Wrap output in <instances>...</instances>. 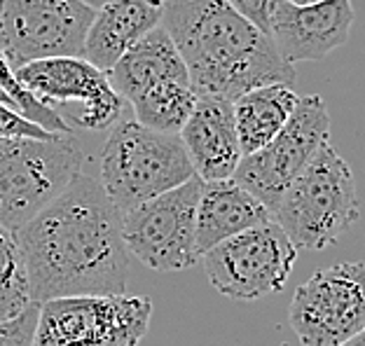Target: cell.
<instances>
[{
    "mask_svg": "<svg viewBox=\"0 0 365 346\" xmlns=\"http://www.w3.org/2000/svg\"><path fill=\"white\" fill-rule=\"evenodd\" d=\"M16 241L36 304L127 293L129 251L122 213L98 178L80 171L59 196L16 229Z\"/></svg>",
    "mask_w": 365,
    "mask_h": 346,
    "instance_id": "obj_1",
    "label": "cell"
},
{
    "mask_svg": "<svg viewBox=\"0 0 365 346\" xmlns=\"http://www.w3.org/2000/svg\"><path fill=\"white\" fill-rule=\"evenodd\" d=\"M160 23L176 43L197 96L235 101L272 82L295 85L293 63L279 54L272 36L230 0H164Z\"/></svg>",
    "mask_w": 365,
    "mask_h": 346,
    "instance_id": "obj_2",
    "label": "cell"
},
{
    "mask_svg": "<svg viewBox=\"0 0 365 346\" xmlns=\"http://www.w3.org/2000/svg\"><path fill=\"white\" fill-rule=\"evenodd\" d=\"M361 218L351 167L330 141L312 157L286 187L274 220L297 248L323 251Z\"/></svg>",
    "mask_w": 365,
    "mask_h": 346,
    "instance_id": "obj_3",
    "label": "cell"
},
{
    "mask_svg": "<svg viewBox=\"0 0 365 346\" xmlns=\"http://www.w3.org/2000/svg\"><path fill=\"white\" fill-rule=\"evenodd\" d=\"M195 176L178 134L120 117L101 150V185L120 213L169 192Z\"/></svg>",
    "mask_w": 365,
    "mask_h": 346,
    "instance_id": "obj_4",
    "label": "cell"
},
{
    "mask_svg": "<svg viewBox=\"0 0 365 346\" xmlns=\"http://www.w3.org/2000/svg\"><path fill=\"white\" fill-rule=\"evenodd\" d=\"M82 171L73 134L0 138V225L16 232Z\"/></svg>",
    "mask_w": 365,
    "mask_h": 346,
    "instance_id": "obj_5",
    "label": "cell"
},
{
    "mask_svg": "<svg viewBox=\"0 0 365 346\" xmlns=\"http://www.w3.org/2000/svg\"><path fill=\"white\" fill-rule=\"evenodd\" d=\"M153 302L145 295H73L38 304L31 346H138Z\"/></svg>",
    "mask_w": 365,
    "mask_h": 346,
    "instance_id": "obj_6",
    "label": "cell"
},
{
    "mask_svg": "<svg viewBox=\"0 0 365 346\" xmlns=\"http://www.w3.org/2000/svg\"><path fill=\"white\" fill-rule=\"evenodd\" d=\"M297 260V246L277 220L215 243L202 255L209 283L220 295L255 302L284 290Z\"/></svg>",
    "mask_w": 365,
    "mask_h": 346,
    "instance_id": "obj_7",
    "label": "cell"
},
{
    "mask_svg": "<svg viewBox=\"0 0 365 346\" xmlns=\"http://www.w3.org/2000/svg\"><path fill=\"white\" fill-rule=\"evenodd\" d=\"M204 180L197 176L122 213L127 251L148 269L182 271L202 260L197 248V201Z\"/></svg>",
    "mask_w": 365,
    "mask_h": 346,
    "instance_id": "obj_8",
    "label": "cell"
},
{
    "mask_svg": "<svg viewBox=\"0 0 365 346\" xmlns=\"http://www.w3.org/2000/svg\"><path fill=\"white\" fill-rule=\"evenodd\" d=\"M330 115L319 94L300 96L284 129L260 150L242 154L232 180L248 189L274 216L286 187L328 141Z\"/></svg>",
    "mask_w": 365,
    "mask_h": 346,
    "instance_id": "obj_9",
    "label": "cell"
},
{
    "mask_svg": "<svg viewBox=\"0 0 365 346\" xmlns=\"http://www.w3.org/2000/svg\"><path fill=\"white\" fill-rule=\"evenodd\" d=\"M288 323L302 346H342L365 330V262L319 269L295 290Z\"/></svg>",
    "mask_w": 365,
    "mask_h": 346,
    "instance_id": "obj_10",
    "label": "cell"
},
{
    "mask_svg": "<svg viewBox=\"0 0 365 346\" xmlns=\"http://www.w3.org/2000/svg\"><path fill=\"white\" fill-rule=\"evenodd\" d=\"M94 14L82 0H0V49L12 68L47 56H82Z\"/></svg>",
    "mask_w": 365,
    "mask_h": 346,
    "instance_id": "obj_11",
    "label": "cell"
},
{
    "mask_svg": "<svg viewBox=\"0 0 365 346\" xmlns=\"http://www.w3.org/2000/svg\"><path fill=\"white\" fill-rule=\"evenodd\" d=\"M16 78L43 103H80L76 125L89 131L110 129L122 117L124 98L115 92L106 70L85 56H47L14 68Z\"/></svg>",
    "mask_w": 365,
    "mask_h": 346,
    "instance_id": "obj_12",
    "label": "cell"
},
{
    "mask_svg": "<svg viewBox=\"0 0 365 346\" xmlns=\"http://www.w3.org/2000/svg\"><path fill=\"white\" fill-rule=\"evenodd\" d=\"M272 40L288 63L319 61L346 45L354 26L351 0H312L297 5L272 0Z\"/></svg>",
    "mask_w": 365,
    "mask_h": 346,
    "instance_id": "obj_13",
    "label": "cell"
},
{
    "mask_svg": "<svg viewBox=\"0 0 365 346\" xmlns=\"http://www.w3.org/2000/svg\"><path fill=\"white\" fill-rule=\"evenodd\" d=\"M178 136L204 183L232 178L244 154L237 136L235 105L222 96H199Z\"/></svg>",
    "mask_w": 365,
    "mask_h": 346,
    "instance_id": "obj_14",
    "label": "cell"
},
{
    "mask_svg": "<svg viewBox=\"0 0 365 346\" xmlns=\"http://www.w3.org/2000/svg\"><path fill=\"white\" fill-rule=\"evenodd\" d=\"M164 0H108L91 19L82 56L96 68L110 70L127 49L160 26Z\"/></svg>",
    "mask_w": 365,
    "mask_h": 346,
    "instance_id": "obj_15",
    "label": "cell"
},
{
    "mask_svg": "<svg viewBox=\"0 0 365 346\" xmlns=\"http://www.w3.org/2000/svg\"><path fill=\"white\" fill-rule=\"evenodd\" d=\"M274 220L269 209L237 180H206L197 201V248L206 253L215 243Z\"/></svg>",
    "mask_w": 365,
    "mask_h": 346,
    "instance_id": "obj_16",
    "label": "cell"
},
{
    "mask_svg": "<svg viewBox=\"0 0 365 346\" xmlns=\"http://www.w3.org/2000/svg\"><path fill=\"white\" fill-rule=\"evenodd\" d=\"M113 89L124 101H131L148 87L164 80L190 82L185 61L167 28L155 26L124 52L110 70H106Z\"/></svg>",
    "mask_w": 365,
    "mask_h": 346,
    "instance_id": "obj_17",
    "label": "cell"
},
{
    "mask_svg": "<svg viewBox=\"0 0 365 346\" xmlns=\"http://www.w3.org/2000/svg\"><path fill=\"white\" fill-rule=\"evenodd\" d=\"M297 98L300 96L295 94L293 85L272 82V85L248 89L246 94L232 101L237 136L244 154L260 150L284 129L288 117L295 110Z\"/></svg>",
    "mask_w": 365,
    "mask_h": 346,
    "instance_id": "obj_18",
    "label": "cell"
},
{
    "mask_svg": "<svg viewBox=\"0 0 365 346\" xmlns=\"http://www.w3.org/2000/svg\"><path fill=\"white\" fill-rule=\"evenodd\" d=\"M197 94L185 80H164L148 87L145 92L131 98L134 120L162 134H180L190 112L195 110Z\"/></svg>",
    "mask_w": 365,
    "mask_h": 346,
    "instance_id": "obj_19",
    "label": "cell"
},
{
    "mask_svg": "<svg viewBox=\"0 0 365 346\" xmlns=\"http://www.w3.org/2000/svg\"><path fill=\"white\" fill-rule=\"evenodd\" d=\"M33 304L16 232L0 225V323L16 318Z\"/></svg>",
    "mask_w": 365,
    "mask_h": 346,
    "instance_id": "obj_20",
    "label": "cell"
},
{
    "mask_svg": "<svg viewBox=\"0 0 365 346\" xmlns=\"http://www.w3.org/2000/svg\"><path fill=\"white\" fill-rule=\"evenodd\" d=\"M0 85L5 87V92L10 94V98L14 101V108L19 110L24 117H29L31 122H36V125H40L43 129L52 131V134H73L71 125L52 108V105L43 103L36 94H31L29 89L21 85L10 61H7V56L3 54V49H0Z\"/></svg>",
    "mask_w": 365,
    "mask_h": 346,
    "instance_id": "obj_21",
    "label": "cell"
},
{
    "mask_svg": "<svg viewBox=\"0 0 365 346\" xmlns=\"http://www.w3.org/2000/svg\"><path fill=\"white\" fill-rule=\"evenodd\" d=\"M36 323H38V304L33 302L16 318L0 323V346H31Z\"/></svg>",
    "mask_w": 365,
    "mask_h": 346,
    "instance_id": "obj_22",
    "label": "cell"
},
{
    "mask_svg": "<svg viewBox=\"0 0 365 346\" xmlns=\"http://www.w3.org/2000/svg\"><path fill=\"white\" fill-rule=\"evenodd\" d=\"M19 136H31V138H52L56 134L43 129L36 122L12 108L7 103H0V138H19Z\"/></svg>",
    "mask_w": 365,
    "mask_h": 346,
    "instance_id": "obj_23",
    "label": "cell"
},
{
    "mask_svg": "<svg viewBox=\"0 0 365 346\" xmlns=\"http://www.w3.org/2000/svg\"><path fill=\"white\" fill-rule=\"evenodd\" d=\"M230 5L235 10L246 16L253 26H258L262 33L272 36V26H269V7L272 0H230Z\"/></svg>",
    "mask_w": 365,
    "mask_h": 346,
    "instance_id": "obj_24",
    "label": "cell"
},
{
    "mask_svg": "<svg viewBox=\"0 0 365 346\" xmlns=\"http://www.w3.org/2000/svg\"><path fill=\"white\" fill-rule=\"evenodd\" d=\"M342 346H365V330H361L359 335H354L349 342H344Z\"/></svg>",
    "mask_w": 365,
    "mask_h": 346,
    "instance_id": "obj_25",
    "label": "cell"
},
{
    "mask_svg": "<svg viewBox=\"0 0 365 346\" xmlns=\"http://www.w3.org/2000/svg\"><path fill=\"white\" fill-rule=\"evenodd\" d=\"M0 103H7V105H12V108H14V101L10 98V94L5 92V87H3V85H0Z\"/></svg>",
    "mask_w": 365,
    "mask_h": 346,
    "instance_id": "obj_26",
    "label": "cell"
},
{
    "mask_svg": "<svg viewBox=\"0 0 365 346\" xmlns=\"http://www.w3.org/2000/svg\"><path fill=\"white\" fill-rule=\"evenodd\" d=\"M82 3H85V5H89L91 10H98V7H103V5L108 3V0H82Z\"/></svg>",
    "mask_w": 365,
    "mask_h": 346,
    "instance_id": "obj_27",
    "label": "cell"
},
{
    "mask_svg": "<svg viewBox=\"0 0 365 346\" xmlns=\"http://www.w3.org/2000/svg\"><path fill=\"white\" fill-rule=\"evenodd\" d=\"M290 3H297V5H304V3H312V0H290Z\"/></svg>",
    "mask_w": 365,
    "mask_h": 346,
    "instance_id": "obj_28",
    "label": "cell"
}]
</instances>
